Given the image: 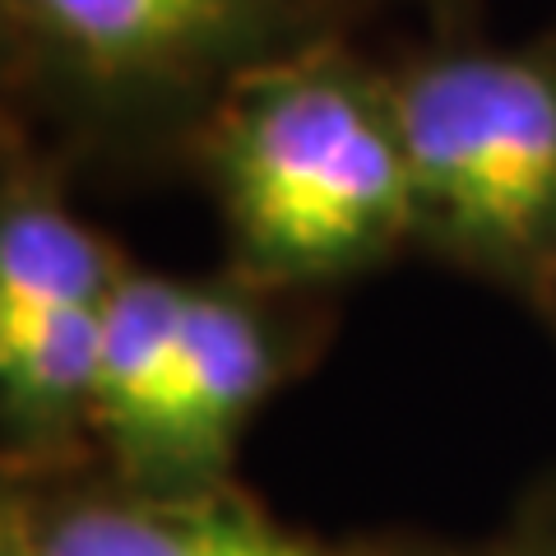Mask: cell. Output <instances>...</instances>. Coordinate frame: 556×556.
<instances>
[{"mask_svg":"<svg viewBox=\"0 0 556 556\" xmlns=\"http://www.w3.org/2000/svg\"><path fill=\"white\" fill-rule=\"evenodd\" d=\"M371 0H0L5 112L70 163H186L241 75L353 33Z\"/></svg>","mask_w":556,"mask_h":556,"instance_id":"2","label":"cell"},{"mask_svg":"<svg viewBox=\"0 0 556 556\" xmlns=\"http://www.w3.org/2000/svg\"><path fill=\"white\" fill-rule=\"evenodd\" d=\"M501 538L510 543L515 556H556V468L519 496V506Z\"/></svg>","mask_w":556,"mask_h":556,"instance_id":"8","label":"cell"},{"mask_svg":"<svg viewBox=\"0 0 556 556\" xmlns=\"http://www.w3.org/2000/svg\"><path fill=\"white\" fill-rule=\"evenodd\" d=\"M186 167L228 241V269L325 292L413 251V181L390 61L353 33L241 75L204 116Z\"/></svg>","mask_w":556,"mask_h":556,"instance_id":"1","label":"cell"},{"mask_svg":"<svg viewBox=\"0 0 556 556\" xmlns=\"http://www.w3.org/2000/svg\"><path fill=\"white\" fill-rule=\"evenodd\" d=\"M538 316H543V320L552 325V334H556V292H552V302H547L543 311H538Z\"/></svg>","mask_w":556,"mask_h":556,"instance_id":"11","label":"cell"},{"mask_svg":"<svg viewBox=\"0 0 556 556\" xmlns=\"http://www.w3.org/2000/svg\"><path fill=\"white\" fill-rule=\"evenodd\" d=\"M0 556H339L260 506L241 482L144 492L102 464L5 482Z\"/></svg>","mask_w":556,"mask_h":556,"instance_id":"6","label":"cell"},{"mask_svg":"<svg viewBox=\"0 0 556 556\" xmlns=\"http://www.w3.org/2000/svg\"><path fill=\"white\" fill-rule=\"evenodd\" d=\"M339 556H515V552L506 538H492V543H450V538H431V533H371V538L343 543Z\"/></svg>","mask_w":556,"mask_h":556,"instance_id":"9","label":"cell"},{"mask_svg":"<svg viewBox=\"0 0 556 556\" xmlns=\"http://www.w3.org/2000/svg\"><path fill=\"white\" fill-rule=\"evenodd\" d=\"M417 5L431 20V38H468L482 20V0H417Z\"/></svg>","mask_w":556,"mask_h":556,"instance_id":"10","label":"cell"},{"mask_svg":"<svg viewBox=\"0 0 556 556\" xmlns=\"http://www.w3.org/2000/svg\"><path fill=\"white\" fill-rule=\"evenodd\" d=\"M329 311L320 292H283L228 265L190 278L181 386L159 492L237 482V450L260 408L320 353Z\"/></svg>","mask_w":556,"mask_h":556,"instance_id":"5","label":"cell"},{"mask_svg":"<svg viewBox=\"0 0 556 556\" xmlns=\"http://www.w3.org/2000/svg\"><path fill=\"white\" fill-rule=\"evenodd\" d=\"M413 251L543 311L556 292V14L515 42L431 38L390 61Z\"/></svg>","mask_w":556,"mask_h":556,"instance_id":"3","label":"cell"},{"mask_svg":"<svg viewBox=\"0 0 556 556\" xmlns=\"http://www.w3.org/2000/svg\"><path fill=\"white\" fill-rule=\"evenodd\" d=\"M190 278L130 265L93 371V455L116 482L159 492L181 386Z\"/></svg>","mask_w":556,"mask_h":556,"instance_id":"7","label":"cell"},{"mask_svg":"<svg viewBox=\"0 0 556 556\" xmlns=\"http://www.w3.org/2000/svg\"><path fill=\"white\" fill-rule=\"evenodd\" d=\"M56 144L0 121V468L5 482L98 464L93 371L135 260L70 200Z\"/></svg>","mask_w":556,"mask_h":556,"instance_id":"4","label":"cell"}]
</instances>
